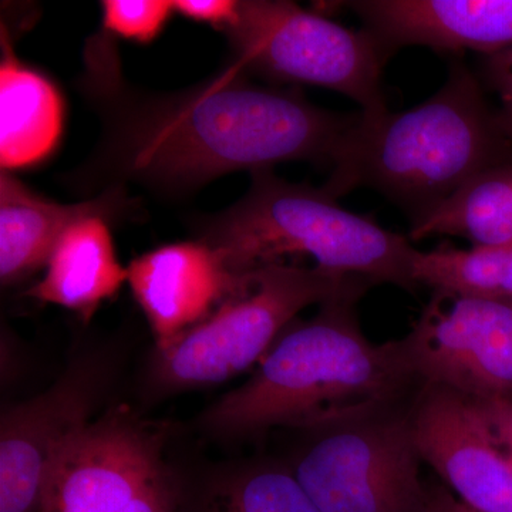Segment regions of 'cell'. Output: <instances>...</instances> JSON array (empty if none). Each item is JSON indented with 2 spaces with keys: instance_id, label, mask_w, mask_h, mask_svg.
Listing matches in <instances>:
<instances>
[{
  "instance_id": "1",
  "label": "cell",
  "mask_w": 512,
  "mask_h": 512,
  "mask_svg": "<svg viewBox=\"0 0 512 512\" xmlns=\"http://www.w3.org/2000/svg\"><path fill=\"white\" fill-rule=\"evenodd\" d=\"M107 40L90 42L82 84L104 126L97 153L76 177L90 190L136 183L177 194L285 161L330 165L357 117L320 109L291 90L249 83L237 64L185 92H136Z\"/></svg>"
},
{
  "instance_id": "2",
  "label": "cell",
  "mask_w": 512,
  "mask_h": 512,
  "mask_svg": "<svg viewBox=\"0 0 512 512\" xmlns=\"http://www.w3.org/2000/svg\"><path fill=\"white\" fill-rule=\"evenodd\" d=\"M372 284L357 285L293 320L247 382L211 404L200 427L221 440L256 439L272 429L305 430L409 399L419 380L397 340L373 345L356 315Z\"/></svg>"
},
{
  "instance_id": "3",
  "label": "cell",
  "mask_w": 512,
  "mask_h": 512,
  "mask_svg": "<svg viewBox=\"0 0 512 512\" xmlns=\"http://www.w3.org/2000/svg\"><path fill=\"white\" fill-rule=\"evenodd\" d=\"M512 164V141L483 86L463 63L430 99L402 113L357 114L333 157L322 190L338 200L356 188L389 198L412 225L468 181Z\"/></svg>"
},
{
  "instance_id": "4",
  "label": "cell",
  "mask_w": 512,
  "mask_h": 512,
  "mask_svg": "<svg viewBox=\"0 0 512 512\" xmlns=\"http://www.w3.org/2000/svg\"><path fill=\"white\" fill-rule=\"evenodd\" d=\"M200 232V241L235 275L278 264L285 255H306L333 274L417 288L419 249L409 239L346 210L322 188L288 183L269 170L252 173L247 194L202 221Z\"/></svg>"
},
{
  "instance_id": "5",
  "label": "cell",
  "mask_w": 512,
  "mask_h": 512,
  "mask_svg": "<svg viewBox=\"0 0 512 512\" xmlns=\"http://www.w3.org/2000/svg\"><path fill=\"white\" fill-rule=\"evenodd\" d=\"M362 284L372 282L282 262L248 272L207 319L154 349L147 387L153 396H167L234 379L264 359L303 309Z\"/></svg>"
},
{
  "instance_id": "6",
  "label": "cell",
  "mask_w": 512,
  "mask_h": 512,
  "mask_svg": "<svg viewBox=\"0 0 512 512\" xmlns=\"http://www.w3.org/2000/svg\"><path fill=\"white\" fill-rule=\"evenodd\" d=\"M413 396L299 430L285 461L320 512H427L431 487L410 427Z\"/></svg>"
},
{
  "instance_id": "7",
  "label": "cell",
  "mask_w": 512,
  "mask_h": 512,
  "mask_svg": "<svg viewBox=\"0 0 512 512\" xmlns=\"http://www.w3.org/2000/svg\"><path fill=\"white\" fill-rule=\"evenodd\" d=\"M165 443L130 407L101 414L57 454L39 512H185L190 478Z\"/></svg>"
},
{
  "instance_id": "8",
  "label": "cell",
  "mask_w": 512,
  "mask_h": 512,
  "mask_svg": "<svg viewBox=\"0 0 512 512\" xmlns=\"http://www.w3.org/2000/svg\"><path fill=\"white\" fill-rule=\"evenodd\" d=\"M225 33L242 72L345 94L370 116L389 111L382 90L389 55L366 29L346 28L293 2L241 0Z\"/></svg>"
},
{
  "instance_id": "9",
  "label": "cell",
  "mask_w": 512,
  "mask_h": 512,
  "mask_svg": "<svg viewBox=\"0 0 512 512\" xmlns=\"http://www.w3.org/2000/svg\"><path fill=\"white\" fill-rule=\"evenodd\" d=\"M399 342L420 383L481 402L512 400V303L436 293Z\"/></svg>"
},
{
  "instance_id": "10",
  "label": "cell",
  "mask_w": 512,
  "mask_h": 512,
  "mask_svg": "<svg viewBox=\"0 0 512 512\" xmlns=\"http://www.w3.org/2000/svg\"><path fill=\"white\" fill-rule=\"evenodd\" d=\"M111 375L109 356L83 353L45 392L3 410L0 512L40 511L57 454L93 420Z\"/></svg>"
},
{
  "instance_id": "11",
  "label": "cell",
  "mask_w": 512,
  "mask_h": 512,
  "mask_svg": "<svg viewBox=\"0 0 512 512\" xmlns=\"http://www.w3.org/2000/svg\"><path fill=\"white\" fill-rule=\"evenodd\" d=\"M424 464L476 512H512V447L490 404L421 383L409 407Z\"/></svg>"
},
{
  "instance_id": "12",
  "label": "cell",
  "mask_w": 512,
  "mask_h": 512,
  "mask_svg": "<svg viewBox=\"0 0 512 512\" xmlns=\"http://www.w3.org/2000/svg\"><path fill=\"white\" fill-rule=\"evenodd\" d=\"M127 282L156 340L164 348L207 319L245 275H235L205 242L168 244L138 256Z\"/></svg>"
},
{
  "instance_id": "13",
  "label": "cell",
  "mask_w": 512,
  "mask_h": 512,
  "mask_svg": "<svg viewBox=\"0 0 512 512\" xmlns=\"http://www.w3.org/2000/svg\"><path fill=\"white\" fill-rule=\"evenodd\" d=\"M387 55L403 46L474 50L512 47V0H356L345 3Z\"/></svg>"
},
{
  "instance_id": "14",
  "label": "cell",
  "mask_w": 512,
  "mask_h": 512,
  "mask_svg": "<svg viewBox=\"0 0 512 512\" xmlns=\"http://www.w3.org/2000/svg\"><path fill=\"white\" fill-rule=\"evenodd\" d=\"M123 190L101 192L93 200L59 204L26 187L10 171L0 173V281L18 284L46 266L63 232L89 215L109 217L123 210Z\"/></svg>"
},
{
  "instance_id": "15",
  "label": "cell",
  "mask_w": 512,
  "mask_h": 512,
  "mask_svg": "<svg viewBox=\"0 0 512 512\" xmlns=\"http://www.w3.org/2000/svg\"><path fill=\"white\" fill-rule=\"evenodd\" d=\"M106 218L89 215L63 232L29 298L62 306L89 322L101 303L120 291L128 272L117 258Z\"/></svg>"
},
{
  "instance_id": "16",
  "label": "cell",
  "mask_w": 512,
  "mask_h": 512,
  "mask_svg": "<svg viewBox=\"0 0 512 512\" xmlns=\"http://www.w3.org/2000/svg\"><path fill=\"white\" fill-rule=\"evenodd\" d=\"M62 94L46 76L13 53L2 30L0 64V164L22 170L45 161L63 134Z\"/></svg>"
},
{
  "instance_id": "17",
  "label": "cell",
  "mask_w": 512,
  "mask_h": 512,
  "mask_svg": "<svg viewBox=\"0 0 512 512\" xmlns=\"http://www.w3.org/2000/svg\"><path fill=\"white\" fill-rule=\"evenodd\" d=\"M185 512H320L285 460L254 458L188 483Z\"/></svg>"
},
{
  "instance_id": "18",
  "label": "cell",
  "mask_w": 512,
  "mask_h": 512,
  "mask_svg": "<svg viewBox=\"0 0 512 512\" xmlns=\"http://www.w3.org/2000/svg\"><path fill=\"white\" fill-rule=\"evenodd\" d=\"M450 235L474 247L512 245V164L477 175L410 229V239Z\"/></svg>"
},
{
  "instance_id": "19",
  "label": "cell",
  "mask_w": 512,
  "mask_h": 512,
  "mask_svg": "<svg viewBox=\"0 0 512 512\" xmlns=\"http://www.w3.org/2000/svg\"><path fill=\"white\" fill-rule=\"evenodd\" d=\"M101 9L106 32L138 43L156 39L174 13L165 0H104Z\"/></svg>"
},
{
  "instance_id": "20",
  "label": "cell",
  "mask_w": 512,
  "mask_h": 512,
  "mask_svg": "<svg viewBox=\"0 0 512 512\" xmlns=\"http://www.w3.org/2000/svg\"><path fill=\"white\" fill-rule=\"evenodd\" d=\"M481 70L484 83L500 101V109L495 111L501 130L512 141V47L495 55L484 56Z\"/></svg>"
},
{
  "instance_id": "21",
  "label": "cell",
  "mask_w": 512,
  "mask_h": 512,
  "mask_svg": "<svg viewBox=\"0 0 512 512\" xmlns=\"http://www.w3.org/2000/svg\"><path fill=\"white\" fill-rule=\"evenodd\" d=\"M174 12L195 22L227 30L238 15L237 0H175Z\"/></svg>"
},
{
  "instance_id": "22",
  "label": "cell",
  "mask_w": 512,
  "mask_h": 512,
  "mask_svg": "<svg viewBox=\"0 0 512 512\" xmlns=\"http://www.w3.org/2000/svg\"><path fill=\"white\" fill-rule=\"evenodd\" d=\"M427 512H476L461 503L456 495L451 494L447 487L434 485L431 487V498Z\"/></svg>"
},
{
  "instance_id": "23",
  "label": "cell",
  "mask_w": 512,
  "mask_h": 512,
  "mask_svg": "<svg viewBox=\"0 0 512 512\" xmlns=\"http://www.w3.org/2000/svg\"><path fill=\"white\" fill-rule=\"evenodd\" d=\"M490 403L491 409L503 429L508 443L512 447V400H503V402H487Z\"/></svg>"
},
{
  "instance_id": "24",
  "label": "cell",
  "mask_w": 512,
  "mask_h": 512,
  "mask_svg": "<svg viewBox=\"0 0 512 512\" xmlns=\"http://www.w3.org/2000/svg\"><path fill=\"white\" fill-rule=\"evenodd\" d=\"M503 301L512 303V245L508 256L507 276H505L503 288Z\"/></svg>"
}]
</instances>
